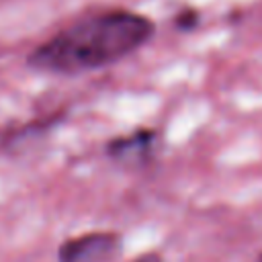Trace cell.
<instances>
[{"label": "cell", "instance_id": "cell-1", "mask_svg": "<svg viewBox=\"0 0 262 262\" xmlns=\"http://www.w3.org/2000/svg\"><path fill=\"white\" fill-rule=\"evenodd\" d=\"M154 35V23L115 8L88 14L55 33L29 55V66L51 74H82L111 66L137 51Z\"/></svg>", "mask_w": 262, "mask_h": 262}, {"label": "cell", "instance_id": "cell-2", "mask_svg": "<svg viewBox=\"0 0 262 262\" xmlns=\"http://www.w3.org/2000/svg\"><path fill=\"white\" fill-rule=\"evenodd\" d=\"M121 250V239L111 231L76 235L61 244L59 262H111Z\"/></svg>", "mask_w": 262, "mask_h": 262}, {"label": "cell", "instance_id": "cell-3", "mask_svg": "<svg viewBox=\"0 0 262 262\" xmlns=\"http://www.w3.org/2000/svg\"><path fill=\"white\" fill-rule=\"evenodd\" d=\"M258 262H262V256H260V258H258Z\"/></svg>", "mask_w": 262, "mask_h": 262}]
</instances>
